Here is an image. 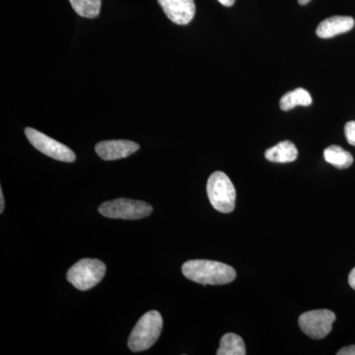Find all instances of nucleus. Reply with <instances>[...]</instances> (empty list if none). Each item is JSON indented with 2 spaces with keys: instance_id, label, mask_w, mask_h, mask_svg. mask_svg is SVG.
Here are the masks:
<instances>
[{
  "instance_id": "nucleus-3",
  "label": "nucleus",
  "mask_w": 355,
  "mask_h": 355,
  "mask_svg": "<svg viewBox=\"0 0 355 355\" xmlns=\"http://www.w3.org/2000/svg\"><path fill=\"white\" fill-rule=\"evenodd\" d=\"M207 196L212 207L222 214H229L235 209L234 184L225 173L217 171L207 181Z\"/></svg>"
},
{
  "instance_id": "nucleus-21",
  "label": "nucleus",
  "mask_w": 355,
  "mask_h": 355,
  "mask_svg": "<svg viewBox=\"0 0 355 355\" xmlns=\"http://www.w3.org/2000/svg\"><path fill=\"white\" fill-rule=\"evenodd\" d=\"M298 2L301 6H305V4L309 3L310 0H298Z\"/></svg>"
},
{
  "instance_id": "nucleus-17",
  "label": "nucleus",
  "mask_w": 355,
  "mask_h": 355,
  "mask_svg": "<svg viewBox=\"0 0 355 355\" xmlns=\"http://www.w3.org/2000/svg\"><path fill=\"white\" fill-rule=\"evenodd\" d=\"M338 355H355V345L343 347L340 352H338Z\"/></svg>"
},
{
  "instance_id": "nucleus-13",
  "label": "nucleus",
  "mask_w": 355,
  "mask_h": 355,
  "mask_svg": "<svg viewBox=\"0 0 355 355\" xmlns=\"http://www.w3.org/2000/svg\"><path fill=\"white\" fill-rule=\"evenodd\" d=\"M324 158L338 169H347L354 163L352 154L338 146H331L324 149Z\"/></svg>"
},
{
  "instance_id": "nucleus-11",
  "label": "nucleus",
  "mask_w": 355,
  "mask_h": 355,
  "mask_svg": "<svg viewBox=\"0 0 355 355\" xmlns=\"http://www.w3.org/2000/svg\"><path fill=\"white\" fill-rule=\"evenodd\" d=\"M265 156L270 162L291 163L297 159L298 150L293 142L286 140L268 149Z\"/></svg>"
},
{
  "instance_id": "nucleus-10",
  "label": "nucleus",
  "mask_w": 355,
  "mask_h": 355,
  "mask_svg": "<svg viewBox=\"0 0 355 355\" xmlns=\"http://www.w3.org/2000/svg\"><path fill=\"white\" fill-rule=\"evenodd\" d=\"M354 19L349 16H333L327 18L317 27L316 34L321 39H331L349 32L354 27Z\"/></svg>"
},
{
  "instance_id": "nucleus-2",
  "label": "nucleus",
  "mask_w": 355,
  "mask_h": 355,
  "mask_svg": "<svg viewBox=\"0 0 355 355\" xmlns=\"http://www.w3.org/2000/svg\"><path fill=\"white\" fill-rule=\"evenodd\" d=\"M163 328V319L157 311H149L140 318L128 338L132 352H144L157 342Z\"/></svg>"
},
{
  "instance_id": "nucleus-9",
  "label": "nucleus",
  "mask_w": 355,
  "mask_h": 355,
  "mask_svg": "<svg viewBox=\"0 0 355 355\" xmlns=\"http://www.w3.org/2000/svg\"><path fill=\"white\" fill-rule=\"evenodd\" d=\"M140 148L139 144L130 140H106L96 144V153L103 160L113 161L127 158L137 153Z\"/></svg>"
},
{
  "instance_id": "nucleus-14",
  "label": "nucleus",
  "mask_w": 355,
  "mask_h": 355,
  "mask_svg": "<svg viewBox=\"0 0 355 355\" xmlns=\"http://www.w3.org/2000/svg\"><path fill=\"white\" fill-rule=\"evenodd\" d=\"M217 355H245L246 347L241 336L236 334H226L221 338L220 347L216 352Z\"/></svg>"
},
{
  "instance_id": "nucleus-7",
  "label": "nucleus",
  "mask_w": 355,
  "mask_h": 355,
  "mask_svg": "<svg viewBox=\"0 0 355 355\" xmlns=\"http://www.w3.org/2000/svg\"><path fill=\"white\" fill-rule=\"evenodd\" d=\"M336 317L330 310H313L299 317V326L306 335L314 340L326 338L333 329Z\"/></svg>"
},
{
  "instance_id": "nucleus-19",
  "label": "nucleus",
  "mask_w": 355,
  "mask_h": 355,
  "mask_svg": "<svg viewBox=\"0 0 355 355\" xmlns=\"http://www.w3.org/2000/svg\"><path fill=\"white\" fill-rule=\"evenodd\" d=\"M4 197H3V191H2V189H0V214L4 211Z\"/></svg>"
},
{
  "instance_id": "nucleus-6",
  "label": "nucleus",
  "mask_w": 355,
  "mask_h": 355,
  "mask_svg": "<svg viewBox=\"0 0 355 355\" xmlns=\"http://www.w3.org/2000/svg\"><path fill=\"white\" fill-rule=\"evenodd\" d=\"M25 135L35 148L40 153H44L49 157L62 162H74L76 159V153L64 144H60L43 132L32 128H25Z\"/></svg>"
},
{
  "instance_id": "nucleus-18",
  "label": "nucleus",
  "mask_w": 355,
  "mask_h": 355,
  "mask_svg": "<svg viewBox=\"0 0 355 355\" xmlns=\"http://www.w3.org/2000/svg\"><path fill=\"white\" fill-rule=\"evenodd\" d=\"M349 284L350 287L355 291V268L349 273Z\"/></svg>"
},
{
  "instance_id": "nucleus-4",
  "label": "nucleus",
  "mask_w": 355,
  "mask_h": 355,
  "mask_svg": "<svg viewBox=\"0 0 355 355\" xmlns=\"http://www.w3.org/2000/svg\"><path fill=\"white\" fill-rule=\"evenodd\" d=\"M106 265L96 259L77 261L67 272V280L79 291H88L97 286L106 273Z\"/></svg>"
},
{
  "instance_id": "nucleus-8",
  "label": "nucleus",
  "mask_w": 355,
  "mask_h": 355,
  "mask_svg": "<svg viewBox=\"0 0 355 355\" xmlns=\"http://www.w3.org/2000/svg\"><path fill=\"white\" fill-rule=\"evenodd\" d=\"M169 20L177 25H188L195 17V0H158Z\"/></svg>"
},
{
  "instance_id": "nucleus-20",
  "label": "nucleus",
  "mask_w": 355,
  "mask_h": 355,
  "mask_svg": "<svg viewBox=\"0 0 355 355\" xmlns=\"http://www.w3.org/2000/svg\"><path fill=\"white\" fill-rule=\"evenodd\" d=\"M217 1L220 2L222 6H224L226 7L232 6L233 4L235 3V0H217Z\"/></svg>"
},
{
  "instance_id": "nucleus-12",
  "label": "nucleus",
  "mask_w": 355,
  "mask_h": 355,
  "mask_svg": "<svg viewBox=\"0 0 355 355\" xmlns=\"http://www.w3.org/2000/svg\"><path fill=\"white\" fill-rule=\"evenodd\" d=\"M313 100L310 93L303 88H297L286 93L280 99L279 106L282 111L287 112L297 106H310Z\"/></svg>"
},
{
  "instance_id": "nucleus-1",
  "label": "nucleus",
  "mask_w": 355,
  "mask_h": 355,
  "mask_svg": "<svg viewBox=\"0 0 355 355\" xmlns=\"http://www.w3.org/2000/svg\"><path fill=\"white\" fill-rule=\"evenodd\" d=\"M182 272L187 279L203 286H223L236 279V270L232 266L214 261H186L182 266Z\"/></svg>"
},
{
  "instance_id": "nucleus-5",
  "label": "nucleus",
  "mask_w": 355,
  "mask_h": 355,
  "mask_svg": "<svg viewBox=\"0 0 355 355\" xmlns=\"http://www.w3.org/2000/svg\"><path fill=\"white\" fill-rule=\"evenodd\" d=\"M153 207L149 203L141 200L118 198L110 200L100 205L99 212L102 216L114 219L137 220L144 218L153 214Z\"/></svg>"
},
{
  "instance_id": "nucleus-15",
  "label": "nucleus",
  "mask_w": 355,
  "mask_h": 355,
  "mask_svg": "<svg viewBox=\"0 0 355 355\" xmlns=\"http://www.w3.org/2000/svg\"><path fill=\"white\" fill-rule=\"evenodd\" d=\"M69 2L81 17L94 19L101 11L102 0H69Z\"/></svg>"
},
{
  "instance_id": "nucleus-16",
  "label": "nucleus",
  "mask_w": 355,
  "mask_h": 355,
  "mask_svg": "<svg viewBox=\"0 0 355 355\" xmlns=\"http://www.w3.org/2000/svg\"><path fill=\"white\" fill-rule=\"evenodd\" d=\"M345 135L350 146H355V121H350L345 125Z\"/></svg>"
}]
</instances>
